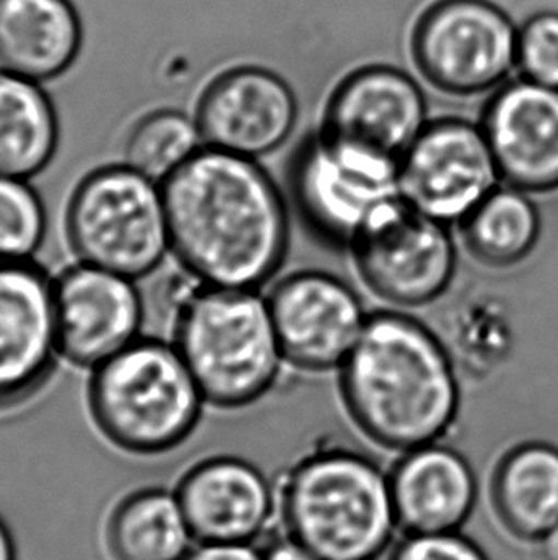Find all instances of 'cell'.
<instances>
[{
  "instance_id": "30bf717a",
  "label": "cell",
  "mask_w": 558,
  "mask_h": 560,
  "mask_svg": "<svg viewBox=\"0 0 558 560\" xmlns=\"http://www.w3.org/2000/svg\"><path fill=\"white\" fill-rule=\"evenodd\" d=\"M499 180L483 127L455 117L427 122L398 161L402 199L445 226L467 219Z\"/></svg>"
},
{
  "instance_id": "ba28073f",
  "label": "cell",
  "mask_w": 558,
  "mask_h": 560,
  "mask_svg": "<svg viewBox=\"0 0 558 560\" xmlns=\"http://www.w3.org/2000/svg\"><path fill=\"white\" fill-rule=\"evenodd\" d=\"M516 43L513 20L490 0H438L419 18L411 52L438 91L476 96L516 68Z\"/></svg>"
},
{
  "instance_id": "f1b7e54d",
  "label": "cell",
  "mask_w": 558,
  "mask_h": 560,
  "mask_svg": "<svg viewBox=\"0 0 558 560\" xmlns=\"http://www.w3.org/2000/svg\"><path fill=\"white\" fill-rule=\"evenodd\" d=\"M186 560H265V553L253 544H217L191 549Z\"/></svg>"
},
{
  "instance_id": "277c9868",
  "label": "cell",
  "mask_w": 558,
  "mask_h": 560,
  "mask_svg": "<svg viewBox=\"0 0 558 560\" xmlns=\"http://www.w3.org/2000/svg\"><path fill=\"white\" fill-rule=\"evenodd\" d=\"M173 345L217 408L260 400L286 364L268 301L257 291L201 285L189 293L176 312Z\"/></svg>"
},
{
  "instance_id": "7a4b0ae2",
  "label": "cell",
  "mask_w": 558,
  "mask_h": 560,
  "mask_svg": "<svg viewBox=\"0 0 558 560\" xmlns=\"http://www.w3.org/2000/svg\"><path fill=\"white\" fill-rule=\"evenodd\" d=\"M348 416L381 447L406 454L444 439L460 416L457 368L419 319L377 312L339 368Z\"/></svg>"
},
{
  "instance_id": "5b68a950",
  "label": "cell",
  "mask_w": 558,
  "mask_h": 560,
  "mask_svg": "<svg viewBox=\"0 0 558 560\" xmlns=\"http://www.w3.org/2000/svg\"><path fill=\"white\" fill-rule=\"evenodd\" d=\"M204 394L174 345L137 339L94 368L89 409L100 432L132 455H161L194 434Z\"/></svg>"
},
{
  "instance_id": "44dd1931",
  "label": "cell",
  "mask_w": 558,
  "mask_h": 560,
  "mask_svg": "<svg viewBox=\"0 0 558 560\" xmlns=\"http://www.w3.org/2000/svg\"><path fill=\"white\" fill-rule=\"evenodd\" d=\"M191 532L176 495L143 488L115 503L104 526L109 560H186Z\"/></svg>"
},
{
  "instance_id": "603a6c76",
  "label": "cell",
  "mask_w": 558,
  "mask_h": 560,
  "mask_svg": "<svg viewBox=\"0 0 558 560\" xmlns=\"http://www.w3.org/2000/svg\"><path fill=\"white\" fill-rule=\"evenodd\" d=\"M460 228L463 245L476 262L490 268H511L536 249L542 219L526 191L498 186Z\"/></svg>"
},
{
  "instance_id": "9c48e42d",
  "label": "cell",
  "mask_w": 558,
  "mask_h": 560,
  "mask_svg": "<svg viewBox=\"0 0 558 560\" xmlns=\"http://www.w3.org/2000/svg\"><path fill=\"white\" fill-rule=\"evenodd\" d=\"M363 283L386 303L417 308L452 285L457 250L442 222L404 199L386 207L350 247Z\"/></svg>"
},
{
  "instance_id": "d6986e66",
  "label": "cell",
  "mask_w": 558,
  "mask_h": 560,
  "mask_svg": "<svg viewBox=\"0 0 558 560\" xmlns=\"http://www.w3.org/2000/svg\"><path fill=\"white\" fill-rule=\"evenodd\" d=\"M490 500L501 530L536 546L558 526V447L542 440L511 447L493 470Z\"/></svg>"
},
{
  "instance_id": "5bb4252c",
  "label": "cell",
  "mask_w": 558,
  "mask_h": 560,
  "mask_svg": "<svg viewBox=\"0 0 558 560\" xmlns=\"http://www.w3.org/2000/svg\"><path fill=\"white\" fill-rule=\"evenodd\" d=\"M297 117L299 104L281 77L242 68L228 71L205 91L196 125L207 148L258 160L286 144Z\"/></svg>"
},
{
  "instance_id": "6da1fadb",
  "label": "cell",
  "mask_w": 558,
  "mask_h": 560,
  "mask_svg": "<svg viewBox=\"0 0 558 560\" xmlns=\"http://www.w3.org/2000/svg\"><path fill=\"white\" fill-rule=\"evenodd\" d=\"M161 189L171 249L201 285L258 291L279 272L286 201L257 160L204 145Z\"/></svg>"
},
{
  "instance_id": "e0dca14e",
  "label": "cell",
  "mask_w": 558,
  "mask_h": 560,
  "mask_svg": "<svg viewBox=\"0 0 558 560\" xmlns=\"http://www.w3.org/2000/svg\"><path fill=\"white\" fill-rule=\"evenodd\" d=\"M419 84L400 69H358L335 89L325 107V132L400 161L427 127Z\"/></svg>"
},
{
  "instance_id": "7c38bea8",
  "label": "cell",
  "mask_w": 558,
  "mask_h": 560,
  "mask_svg": "<svg viewBox=\"0 0 558 560\" xmlns=\"http://www.w3.org/2000/svg\"><path fill=\"white\" fill-rule=\"evenodd\" d=\"M58 354L53 278L33 260H0V413L48 385Z\"/></svg>"
},
{
  "instance_id": "8fae6325",
  "label": "cell",
  "mask_w": 558,
  "mask_h": 560,
  "mask_svg": "<svg viewBox=\"0 0 558 560\" xmlns=\"http://www.w3.org/2000/svg\"><path fill=\"white\" fill-rule=\"evenodd\" d=\"M266 301L286 364L302 372L339 370L370 318L347 281L317 270L287 276Z\"/></svg>"
},
{
  "instance_id": "52a82bcc",
  "label": "cell",
  "mask_w": 558,
  "mask_h": 560,
  "mask_svg": "<svg viewBox=\"0 0 558 560\" xmlns=\"http://www.w3.org/2000/svg\"><path fill=\"white\" fill-rule=\"evenodd\" d=\"M66 230L83 265L130 280L153 272L171 249L163 189L129 165L84 176L69 199Z\"/></svg>"
},
{
  "instance_id": "2e32d148",
  "label": "cell",
  "mask_w": 558,
  "mask_h": 560,
  "mask_svg": "<svg viewBox=\"0 0 558 560\" xmlns=\"http://www.w3.org/2000/svg\"><path fill=\"white\" fill-rule=\"evenodd\" d=\"M483 130L507 186L558 189V89L528 79L501 86L484 109Z\"/></svg>"
},
{
  "instance_id": "484cf974",
  "label": "cell",
  "mask_w": 558,
  "mask_h": 560,
  "mask_svg": "<svg viewBox=\"0 0 558 560\" xmlns=\"http://www.w3.org/2000/svg\"><path fill=\"white\" fill-rule=\"evenodd\" d=\"M46 235V211L22 178L0 176V260H31Z\"/></svg>"
},
{
  "instance_id": "83f0119b",
  "label": "cell",
  "mask_w": 558,
  "mask_h": 560,
  "mask_svg": "<svg viewBox=\"0 0 558 560\" xmlns=\"http://www.w3.org/2000/svg\"><path fill=\"white\" fill-rule=\"evenodd\" d=\"M393 560H490L461 532L408 536L394 549Z\"/></svg>"
},
{
  "instance_id": "ac0fdd59",
  "label": "cell",
  "mask_w": 558,
  "mask_h": 560,
  "mask_svg": "<svg viewBox=\"0 0 558 560\" xmlns=\"http://www.w3.org/2000/svg\"><path fill=\"white\" fill-rule=\"evenodd\" d=\"M388 480L396 523L408 536L460 532L476 505L475 470L440 442L406 452Z\"/></svg>"
},
{
  "instance_id": "8992f818",
  "label": "cell",
  "mask_w": 558,
  "mask_h": 560,
  "mask_svg": "<svg viewBox=\"0 0 558 560\" xmlns=\"http://www.w3.org/2000/svg\"><path fill=\"white\" fill-rule=\"evenodd\" d=\"M287 183L302 224L333 249H350L402 199L398 161L324 129L294 152Z\"/></svg>"
},
{
  "instance_id": "1f68e13d",
  "label": "cell",
  "mask_w": 558,
  "mask_h": 560,
  "mask_svg": "<svg viewBox=\"0 0 558 560\" xmlns=\"http://www.w3.org/2000/svg\"><path fill=\"white\" fill-rule=\"evenodd\" d=\"M0 560H18L14 534L0 516Z\"/></svg>"
},
{
  "instance_id": "4dcf8cb0",
  "label": "cell",
  "mask_w": 558,
  "mask_h": 560,
  "mask_svg": "<svg viewBox=\"0 0 558 560\" xmlns=\"http://www.w3.org/2000/svg\"><path fill=\"white\" fill-rule=\"evenodd\" d=\"M537 559L558 560V526L547 532L536 544Z\"/></svg>"
},
{
  "instance_id": "ffe728a7",
  "label": "cell",
  "mask_w": 558,
  "mask_h": 560,
  "mask_svg": "<svg viewBox=\"0 0 558 560\" xmlns=\"http://www.w3.org/2000/svg\"><path fill=\"white\" fill-rule=\"evenodd\" d=\"M81 25L68 0H0V68L30 81L75 60Z\"/></svg>"
},
{
  "instance_id": "f546056e",
  "label": "cell",
  "mask_w": 558,
  "mask_h": 560,
  "mask_svg": "<svg viewBox=\"0 0 558 560\" xmlns=\"http://www.w3.org/2000/svg\"><path fill=\"white\" fill-rule=\"evenodd\" d=\"M265 560H317L304 547L294 544L293 539L283 538L274 541L265 551Z\"/></svg>"
},
{
  "instance_id": "4fadbf2b",
  "label": "cell",
  "mask_w": 558,
  "mask_h": 560,
  "mask_svg": "<svg viewBox=\"0 0 558 560\" xmlns=\"http://www.w3.org/2000/svg\"><path fill=\"white\" fill-rule=\"evenodd\" d=\"M61 357L79 368H98L137 341L142 299L130 278L81 265L54 281Z\"/></svg>"
},
{
  "instance_id": "4316f807",
  "label": "cell",
  "mask_w": 558,
  "mask_h": 560,
  "mask_svg": "<svg viewBox=\"0 0 558 560\" xmlns=\"http://www.w3.org/2000/svg\"><path fill=\"white\" fill-rule=\"evenodd\" d=\"M516 68L528 81L558 89V12L532 15L519 31Z\"/></svg>"
},
{
  "instance_id": "d4e9b609",
  "label": "cell",
  "mask_w": 558,
  "mask_h": 560,
  "mask_svg": "<svg viewBox=\"0 0 558 560\" xmlns=\"http://www.w3.org/2000/svg\"><path fill=\"white\" fill-rule=\"evenodd\" d=\"M194 121L178 112H155L132 129L125 145V165L163 184L201 148Z\"/></svg>"
},
{
  "instance_id": "3957f363",
  "label": "cell",
  "mask_w": 558,
  "mask_h": 560,
  "mask_svg": "<svg viewBox=\"0 0 558 560\" xmlns=\"http://www.w3.org/2000/svg\"><path fill=\"white\" fill-rule=\"evenodd\" d=\"M276 498L286 538L317 560H375L398 528L391 480L371 457L347 447L302 457Z\"/></svg>"
},
{
  "instance_id": "9a60e30c",
  "label": "cell",
  "mask_w": 558,
  "mask_h": 560,
  "mask_svg": "<svg viewBox=\"0 0 558 560\" xmlns=\"http://www.w3.org/2000/svg\"><path fill=\"white\" fill-rule=\"evenodd\" d=\"M174 495L199 546L255 544L278 513L272 482L253 463L232 455L194 465Z\"/></svg>"
},
{
  "instance_id": "cb8c5ba5",
  "label": "cell",
  "mask_w": 558,
  "mask_h": 560,
  "mask_svg": "<svg viewBox=\"0 0 558 560\" xmlns=\"http://www.w3.org/2000/svg\"><path fill=\"white\" fill-rule=\"evenodd\" d=\"M452 312L442 342L453 364L463 368L470 377H488L513 349V331L507 312L499 308L491 295L463 301Z\"/></svg>"
},
{
  "instance_id": "7402d4cb",
  "label": "cell",
  "mask_w": 558,
  "mask_h": 560,
  "mask_svg": "<svg viewBox=\"0 0 558 560\" xmlns=\"http://www.w3.org/2000/svg\"><path fill=\"white\" fill-rule=\"evenodd\" d=\"M60 127L50 100L30 79L0 73V176L43 173L58 150Z\"/></svg>"
}]
</instances>
